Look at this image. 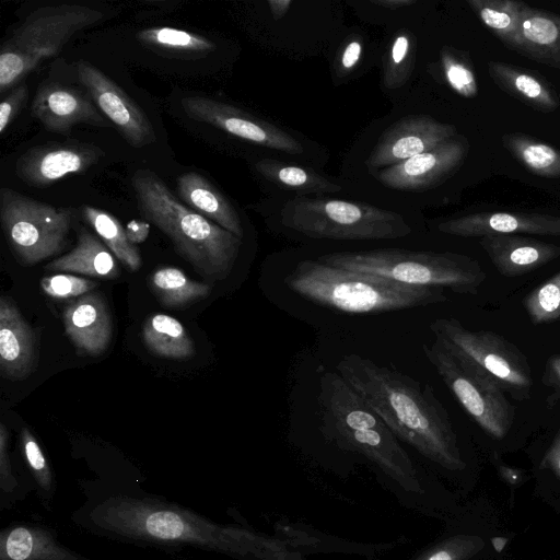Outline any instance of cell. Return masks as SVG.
I'll use <instances>...</instances> for the list:
<instances>
[{
	"label": "cell",
	"instance_id": "6da1fadb",
	"mask_svg": "<svg viewBox=\"0 0 560 560\" xmlns=\"http://www.w3.org/2000/svg\"><path fill=\"white\" fill-rule=\"evenodd\" d=\"M84 500L71 514L79 528L95 536L143 547H191L236 560H261L254 533L210 518L145 491L142 486H80Z\"/></svg>",
	"mask_w": 560,
	"mask_h": 560
},
{
	"label": "cell",
	"instance_id": "7a4b0ae2",
	"mask_svg": "<svg viewBox=\"0 0 560 560\" xmlns=\"http://www.w3.org/2000/svg\"><path fill=\"white\" fill-rule=\"evenodd\" d=\"M336 369L397 439L442 468L465 467L448 413L430 385L357 353L343 355Z\"/></svg>",
	"mask_w": 560,
	"mask_h": 560
},
{
	"label": "cell",
	"instance_id": "3957f363",
	"mask_svg": "<svg viewBox=\"0 0 560 560\" xmlns=\"http://www.w3.org/2000/svg\"><path fill=\"white\" fill-rule=\"evenodd\" d=\"M256 206L272 230L307 241H394L415 235L423 219L418 211L340 196H268Z\"/></svg>",
	"mask_w": 560,
	"mask_h": 560
},
{
	"label": "cell",
	"instance_id": "277c9868",
	"mask_svg": "<svg viewBox=\"0 0 560 560\" xmlns=\"http://www.w3.org/2000/svg\"><path fill=\"white\" fill-rule=\"evenodd\" d=\"M320 431L341 450L370 460L411 499L424 493L418 471L396 435L337 372L319 380Z\"/></svg>",
	"mask_w": 560,
	"mask_h": 560
},
{
	"label": "cell",
	"instance_id": "5b68a950",
	"mask_svg": "<svg viewBox=\"0 0 560 560\" xmlns=\"http://www.w3.org/2000/svg\"><path fill=\"white\" fill-rule=\"evenodd\" d=\"M131 185L143 218L172 241L200 276L215 282L230 275L243 238L187 207L152 171H136Z\"/></svg>",
	"mask_w": 560,
	"mask_h": 560
},
{
	"label": "cell",
	"instance_id": "8992f818",
	"mask_svg": "<svg viewBox=\"0 0 560 560\" xmlns=\"http://www.w3.org/2000/svg\"><path fill=\"white\" fill-rule=\"evenodd\" d=\"M299 296L324 307L351 314H374L446 302L442 288L415 287L375 275L300 260L285 277Z\"/></svg>",
	"mask_w": 560,
	"mask_h": 560
},
{
	"label": "cell",
	"instance_id": "52a82bcc",
	"mask_svg": "<svg viewBox=\"0 0 560 560\" xmlns=\"http://www.w3.org/2000/svg\"><path fill=\"white\" fill-rule=\"evenodd\" d=\"M316 259L331 267L408 285L450 289L463 294H476L487 278L476 259L452 252L381 247L326 253Z\"/></svg>",
	"mask_w": 560,
	"mask_h": 560
},
{
	"label": "cell",
	"instance_id": "ba28073f",
	"mask_svg": "<svg viewBox=\"0 0 560 560\" xmlns=\"http://www.w3.org/2000/svg\"><path fill=\"white\" fill-rule=\"evenodd\" d=\"M457 127L421 112L392 113L371 124L345 159L347 182L389 167L458 136Z\"/></svg>",
	"mask_w": 560,
	"mask_h": 560
},
{
	"label": "cell",
	"instance_id": "9c48e42d",
	"mask_svg": "<svg viewBox=\"0 0 560 560\" xmlns=\"http://www.w3.org/2000/svg\"><path fill=\"white\" fill-rule=\"evenodd\" d=\"M104 13L82 4H57L30 13L0 49V92L11 91L47 58L61 51L78 32L95 25Z\"/></svg>",
	"mask_w": 560,
	"mask_h": 560
},
{
	"label": "cell",
	"instance_id": "30bf717a",
	"mask_svg": "<svg viewBox=\"0 0 560 560\" xmlns=\"http://www.w3.org/2000/svg\"><path fill=\"white\" fill-rule=\"evenodd\" d=\"M186 115L260 149L264 155L293 160L322 168L328 154L301 132L279 126L231 104L194 95L180 100Z\"/></svg>",
	"mask_w": 560,
	"mask_h": 560
},
{
	"label": "cell",
	"instance_id": "8fae6325",
	"mask_svg": "<svg viewBox=\"0 0 560 560\" xmlns=\"http://www.w3.org/2000/svg\"><path fill=\"white\" fill-rule=\"evenodd\" d=\"M422 349L444 384L478 425L494 439L504 438L513 424L515 411L499 384L438 339L424 343Z\"/></svg>",
	"mask_w": 560,
	"mask_h": 560
},
{
	"label": "cell",
	"instance_id": "7c38bea8",
	"mask_svg": "<svg viewBox=\"0 0 560 560\" xmlns=\"http://www.w3.org/2000/svg\"><path fill=\"white\" fill-rule=\"evenodd\" d=\"M73 218L72 208L55 207L7 187L0 190L2 230L25 265L59 254L66 246Z\"/></svg>",
	"mask_w": 560,
	"mask_h": 560
},
{
	"label": "cell",
	"instance_id": "4fadbf2b",
	"mask_svg": "<svg viewBox=\"0 0 560 560\" xmlns=\"http://www.w3.org/2000/svg\"><path fill=\"white\" fill-rule=\"evenodd\" d=\"M429 328L445 348L476 364L504 392L521 399L530 389L533 380L525 354L502 336L470 330L456 318H438Z\"/></svg>",
	"mask_w": 560,
	"mask_h": 560
},
{
	"label": "cell",
	"instance_id": "5bb4252c",
	"mask_svg": "<svg viewBox=\"0 0 560 560\" xmlns=\"http://www.w3.org/2000/svg\"><path fill=\"white\" fill-rule=\"evenodd\" d=\"M75 72L97 108L119 133L136 149L155 142L154 128L144 112L102 70L80 60Z\"/></svg>",
	"mask_w": 560,
	"mask_h": 560
},
{
	"label": "cell",
	"instance_id": "9a60e30c",
	"mask_svg": "<svg viewBox=\"0 0 560 560\" xmlns=\"http://www.w3.org/2000/svg\"><path fill=\"white\" fill-rule=\"evenodd\" d=\"M250 168L268 196L347 195V189L340 177L326 174L314 165L279 156L257 155L252 160Z\"/></svg>",
	"mask_w": 560,
	"mask_h": 560
},
{
	"label": "cell",
	"instance_id": "2e32d148",
	"mask_svg": "<svg viewBox=\"0 0 560 560\" xmlns=\"http://www.w3.org/2000/svg\"><path fill=\"white\" fill-rule=\"evenodd\" d=\"M104 152L91 143H48L36 145L19 156L16 176L26 185L44 188L82 173L102 159Z\"/></svg>",
	"mask_w": 560,
	"mask_h": 560
},
{
	"label": "cell",
	"instance_id": "e0dca14e",
	"mask_svg": "<svg viewBox=\"0 0 560 560\" xmlns=\"http://www.w3.org/2000/svg\"><path fill=\"white\" fill-rule=\"evenodd\" d=\"M32 115L49 131L69 135L80 124L110 127L94 101L80 90L49 82L42 84L32 103Z\"/></svg>",
	"mask_w": 560,
	"mask_h": 560
},
{
	"label": "cell",
	"instance_id": "ac0fdd59",
	"mask_svg": "<svg viewBox=\"0 0 560 560\" xmlns=\"http://www.w3.org/2000/svg\"><path fill=\"white\" fill-rule=\"evenodd\" d=\"M440 233L458 237L500 234L560 236V217L528 212H475L441 221Z\"/></svg>",
	"mask_w": 560,
	"mask_h": 560
},
{
	"label": "cell",
	"instance_id": "d6986e66",
	"mask_svg": "<svg viewBox=\"0 0 560 560\" xmlns=\"http://www.w3.org/2000/svg\"><path fill=\"white\" fill-rule=\"evenodd\" d=\"M62 319L66 334L79 352L97 357L106 351L113 324L107 304L98 292H89L68 303Z\"/></svg>",
	"mask_w": 560,
	"mask_h": 560
},
{
	"label": "cell",
	"instance_id": "ffe728a7",
	"mask_svg": "<svg viewBox=\"0 0 560 560\" xmlns=\"http://www.w3.org/2000/svg\"><path fill=\"white\" fill-rule=\"evenodd\" d=\"M0 560H104L93 559L59 541L51 527L14 522L0 530Z\"/></svg>",
	"mask_w": 560,
	"mask_h": 560
},
{
	"label": "cell",
	"instance_id": "44dd1931",
	"mask_svg": "<svg viewBox=\"0 0 560 560\" xmlns=\"http://www.w3.org/2000/svg\"><path fill=\"white\" fill-rule=\"evenodd\" d=\"M37 350L32 328L14 300L0 299V371L3 377L22 380L36 366Z\"/></svg>",
	"mask_w": 560,
	"mask_h": 560
},
{
	"label": "cell",
	"instance_id": "7402d4cb",
	"mask_svg": "<svg viewBox=\"0 0 560 560\" xmlns=\"http://www.w3.org/2000/svg\"><path fill=\"white\" fill-rule=\"evenodd\" d=\"M481 247L497 271L504 277H516L538 269L560 255V247L516 234L481 237Z\"/></svg>",
	"mask_w": 560,
	"mask_h": 560
},
{
	"label": "cell",
	"instance_id": "603a6c76",
	"mask_svg": "<svg viewBox=\"0 0 560 560\" xmlns=\"http://www.w3.org/2000/svg\"><path fill=\"white\" fill-rule=\"evenodd\" d=\"M177 194L187 207L243 238L242 217L233 203L206 177L188 172L177 177Z\"/></svg>",
	"mask_w": 560,
	"mask_h": 560
},
{
	"label": "cell",
	"instance_id": "cb8c5ba5",
	"mask_svg": "<svg viewBox=\"0 0 560 560\" xmlns=\"http://www.w3.org/2000/svg\"><path fill=\"white\" fill-rule=\"evenodd\" d=\"M514 51L538 63L560 69V15L525 3L521 36Z\"/></svg>",
	"mask_w": 560,
	"mask_h": 560
},
{
	"label": "cell",
	"instance_id": "d4e9b609",
	"mask_svg": "<svg viewBox=\"0 0 560 560\" xmlns=\"http://www.w3.org/2000/svg\"><path fill=\"white\" fill-rule=\"evenodd\" d=\"M487 67L499 89L533 109L551 113L560 106L555 89L539 74L503 61H489Z\"/></svg>",
	"mask_w": 560,
	"mask_h": 560
},
{
	"label": "cell",
	"instance_id": "484cf974",
	"mask_svg": "<svg viewBox=\"0 0 560 560\" xmlns=\"http://www.w3.org/2000/svg\"><path fill=\"white\" fill-rule=\"evenodd\" d=\"M45 268L105 279H115L119 276L114 254L100 238L84 228H81L78 234L75 247L48 262Z\"/></svg>",
	"mask_w": 560,
	"mask_h": 560
},
{
	"label": "cell",
	"instance_id": "4316f807",
	"mask_svg": "<svg viewBox=\"0 0 560 560\" xmlns=\"http://www.w3.org/2000/svg\"><path fill=\"white\" fill-rule=\"evenodd\" d=\"M142 338L154 355L168 359H187L194 355L195 345L186 328L175 317L154 314L143 324Z\"/></svg>",
	"mask_w": 560,
	"mask_h": 560
},
{
	"label": "cell",
	"instance_id": "83f0119b",
	"mask_svg": "<svg viewBox=\"0 0 560 560\" xmlns=\"http://www.w3.org/2000/svg\"><path fill=\"white\" fill-rule=\"evenodd\" d=\"M467 3L482 24L514 51L521 36L525 3L516 0H469Z\"/></svg>",
	"mask_w": 560,
	"mask_h": 560
},
{
	"label": "cell",
	"instance_id": "f1b7e54d",
	"mask_svg": "<svg viewBox=\"0 0 560 560\" xmlns=\"http://www.w3.org/2000/svg\"><path fill=\"white\" fill-rule=\"evenodd\" d=\"M81 212L102 242L128 270L136 271L140 269L142 266L141 255L136 245L128 238L126 229L122 228L116 217L105 210L88 205L82 206Z\"/></svg>",
	"mask_w": 560,
	"mask_h": 560
},
{
	"label": "cell",
	"instance_id": "f546056e",
	"mask_svg": "<svg viewBox=\"0 0 560 560\" xmlns=\"http://www.w3.org/2000/svg\"><path fill=\"white\" fill-rule=\"evenodd\" d=\"M150 288L165 307H180L209 295L211 288L189 279L180 269L163 267L150 276Z\"/></svg>",
	"mask_w": 560,
	"mask_h": 560
},
{
	"label": "cell",
	"instance_id": "4dcf8cb0",
	"mask_svg": "<svg viewBox=\"0 0 560 560\" xmlns=\"http://www.w3.org/2000/svg\"><path fill=\"white\" fill-rule=\"evenodd\" d=\"M505 149L527 170L546 178L560 177V151L533 137L511 132L502 137Z\"/></svg>",
	"mask_w": 560,
	"mask_h": 560
},
{
	"label": "cell",
	"instance_id": "1f68e13d",
	"mask_svg": "<svg viewBox=\"0 0 560 560\" xmlns=\"http://www.w3.org/2000/svg\"><path fill=\"white\" fill-rule=\"evenodd\" d=\"M20 448L33 492L42 506L50 511L57 492L55 474L37 440L26 427L21 430Z\"/></svg>",
	"mask_w": 560,
	"mask_h": 560
},
{
	"label": "cell",
	"instance_id": "d6a6232c",
	"mask_svg": "<svg viewBox=\"0 0 560 560\" xmlns=\"http://www.w3.org/2000/svg\"><path fill=\"white\" fill-rule=\"evenodd\" d=\"M33 487L24 474H20L11 459L10 434L0 423V510L9 511L24 501Z\"/></svg>",
	"mask_w": 560,
	"mask_h": 560
},
{
	"label": "cell",
	"instance_id": "836d02e7",
	"mask_svg": "<svg viewBox=\"0 0 560 560\" xmlns=\"http://www.w3.org/2000/svg\"><path fill=\"white\" fill-rule=\"evenodd\" d=\"M137 38L148 46L177 51L209 52L215 49L209 38L170 26L144 28L138 32Z\"/></svg>",
	"mask_w": 560,
	"mask_h": 560
},
{
	"label": "cell",
	"instance_id": "e575fe53",
	"mask_svg": "<svg viewBox=\"0 0 560 560\" xmlns=\"http://www.w3.org/2000/svg\"><path fill=\"white\" fill-rule=\"evenodd\" d=\"M523 306L533 324L550 323L560 317V272L530 291Z\"/></svg>",
	"mask_w": 560,
	"mask_h": 560
},
{
	"label": "cell",
	"instance_id": "d590c367",
	"mask_svg": "<svg viewBox=\"0 0 560 560\" xmlns=\"http://www.w3.org/2000/svg\"><path fill=\"white\" fill-rule=\"evenodd\" d=\"M441 66L450 88L458 95L471 98L477 95L478 85L470 61L456 50L444 47L441 50Z\"/></svg>",
	"mask_w": 560,
	"mask_h": 560
},
{
	"label": "cell",
	"instance_id": "8d00e7d4",
	"mask_svg": "<svg viewBox=\"0 0 560 560\" xmlns=\"http://www.w3.org/2000/svg\"><path fill=\"white\" fill-rule=\"evenodd\" d=\"M485 547L478 535H453L419 553L413 560H469Z\"/></svg>",
	"mask_w": 560,
	"mask_h": 560
},
{
	"label": "cell",
	"instance_id": "74e56055",
	"mask_svg": "<svg viewBox=\"0 0 560 560\" xmlns=\"http://www.w3.org/2000/svg\"><path fill=\"white\" fill-rule=\"evenodd\" d=\"M96 287V282L69 273H57L40 279L43 292L62 300L84 295Z\"/></svg>",
	"mask_w": 560,
	"mask_h": 560
},
{
	"label": "cell",
	"instance_id": "f35d334b",
	"mask_svg": "<svg viewBox=\"0 0 560 560\" xmlns=\"http://www.w3.org/2000/svg\"><path fill=\"white\" fill-rule=\"evenodd\" d=\"M28 97L26 83H20L13 88L0 103V133L7 128L21 112Z\"/></svg>",
	"mask_w": 560,
	"mask_h": 560
},
{
	"label": "cell",
	"instance_id": "ab89813d",
	"mask_svg": "<svg viewBox=\"0 0 560 560\" xmlns=\"http://www.w3.org/2000/svg\"><path fill=\"white\" fill-rule=\"evenodd\" d=\"M411 42L410 35L406 32L397 34L390 45L388 55V66L386 68L387 75L386 81L396 80L398 81V70L400 67L407 69L408 57L410 55Z\"/></svg>",
	"mask_w": 560,
	"mask_h": 560
},
{
	"label": "cell",
	"instance_id": "60d3db41",
	"mask_svg": "<svg viewBox=\"0 0 560 560\" xmlns=\"http://www.w3.org/2000/svg\"><path fill=\"white\" fill-rule=\"evenodd\" d=\"M362 55V44L358 39L350 40L343 48L340 57V65L345 71L352 70L360 61Z\"/></svg>",
	"mask_w": 560,
	"mask_h": 560
},
{
	"label": "cell",
	"instance_id": "b9f144b4",
	"mask_svg": "<svg viewBox=\"0 0 560 560\" xmlns=\"http://www.w3.org/2000/svg\"><path fill=\"white\" fill-rule=\"evenodd\" d=\"M540 467L551 469L560 479V429L547 450L540 463Z\"/></svg>",
	"mask_w": 560,
	"mask_h": 560
},
{
	"label": "cell",
	"instance_id": "7bdbcfd3",
	"mask_svg": "<svg viewBox=\"0 0 560 560\" xmlns=\"http://www.w3.org/2000/svg\"><path fill=\"white\" fill-rule=\"evenodd\" d=\"M542 382L560 393V355H552L546 363Z\"/></svg>",
	"mask_w": 560,
	"mask_h": 560
},
{
	"label": "cell",
	"instance_id": "ee69618b",
	"mask_svg": "<svg viewBox=\"0 0 560 560\" xmlns=\"http://www.w3.org/2000/svg\"><path fill=\"white\" fill-rule=\"evenodd\" d=\"M149 231V223L138 220H132L126 228L127 236L132 244L142 243L147 238Z\"/></svg>",
	"mask_w": 560,
	"mask_h": 560
},
{
	"label": "cell",
	"instance_id": "f6af8a7d",
	"mask_svg": "<svg viewBox=\"0 0 560 560\" xmlns=\"http://www.w3.org/2000/svg\"><path fill=\"white\" fill-rule=\"evenodd\" d=\"M270 12L275 20H279L284 16V14L290 9L292 4L291 0H269L268 2Z\"/></svg>",
	"mask_w": 560,
	"mask_h": 560
},
{
	"label": "cell",
	"instance_id": "bcb514c9",
	"mask_svg": "<svg viewBox=\"0 0 560 560\" xmlns=\"http://www.w3.org/2000/svg\"><path fill=\"white\" fill-rule=\"evenodd\" d=\"M498 468L502 478L510 485H517L523 480V472L518 469L504 465H500Z\"/></svg>",
	"mask_w": 560,
	"mask_h": 560
},
{
	"label": "cell",
	"instance_id": "7dc6e473",
	"mask_svg": "<svg viewBox=\"0 0 560 560\" xmlns=\"http://www.w3.org/2000/svg\"><path fill=\"white\" fill-rule=\"evenodd\" d=\"M372 3L383 7L384 9L397 10L411 4H415L413 0H373Z\"/></svg>",
	"mask_w": 560,
	"mask_h": 560
},
{
	"label": "cell",
	"instance_id": "c3c4849f",
	"mask_svg": "<svg viewBox=\"0 0 560 560\" xmlns=\"http://www.w3.org/2000/svg\"><path fill=\"white\" fill-rule=\"evenodd\" d=\"M491 542H492V546L495 549V551L501 552V550L504 548V546L508 542V538L500 537V536L493 537L491 539Z\"/></svg>",
	"mask_w": 560,
	"mask_h": 560
}]
</instances>
